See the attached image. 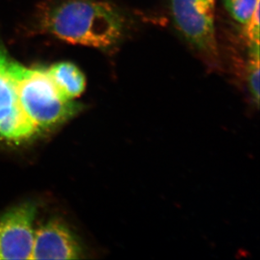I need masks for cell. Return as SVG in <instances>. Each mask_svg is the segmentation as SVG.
<instances>
[{
  "mask_svg": "<svg viewBox=\"0 0 260 260\" xmlns=\"http://www.w3.org/2000/svg\"><path fill=\"white\" fill-rule=\"evenodd\" d=\"M42 31L72 44L109 49L122 39L125 19L103 0H61L46 5L38 19Z\"/></svg>",
  "mask_w": 260,
  "mask_h": 260,
  "instance_id": "6da1fadb",
  "label": "cell"
},
{
  "mask_svg": "<svg viewBox=\"0 0 260 260\" xmlns=\"http://www.w3.org/2000/svg\"><path fill=\"white\" fill-rule=\"evenodd\" d=\"M15 76L23 112L38 133L63 124L80 110V105L60 94L47 69H31L16 62Z\"/></svg>",
  "mask_w": 260,
  "mask_h": 260,
  "instance_id": "7a4b0ae2",
  "label": "cell"
},
{
  "mask_svg": "<svg viewBox=\"0 0 260 260\" xmlns=\"http://www.w3.org/2000/svg\"><path fill=\"white\" fill-rule=\"evenodd\" d=\"M15 64L0 47V140L19 143L40 134L29 122L20 106Z\"/></svg>",
  "mask_w": 260,
  "mask_h": 260,
  "instance_id": "3957f363",
  "label": "cell"
},
{
  "mask_svg": "<svg viewBox=\"0 0 260 260\" xmlns=\"http://www.w3.org/2000/svg\"><path fill=\"white\" fill-rule=\"evenodd\" d=\"M173 20L187 42L207 63L218 65L214 12L204 10L197 0H170Z\"/></svg>",
  "mask_w": 260,
  "mask_h": 260,
  "instance_id": "277c9868",
  "label": "cell"
},
{
  "mask_svg": "<svg viewBox=\"0 0 260 260\" xmlns=\"http://www.w3.org/2000/svg\"><path fill=\"white\" fill-rule=\"evenodd\" d=\"M37 207L15 206L0 217V260L31 259Z\"/></svg>",
  "mask_w": 260,
  "mask_h": 260,
  "instance_id": "5b68a950",
  "label": "cell"
},
{
  "mask_svg": "<svg viewBox=\"0 0 260 260\" xmlns=\"http://www.w3.org/2000/svg\"><path fill=\"white\" fill-rule=\"evenodd\" d=\"M83 253L76 236L61 221H50L35 230L31 259H78Z\"/></svg>",
  "mask_w": 260,
  "mask_h": 260,
  "instance_id": "8992f818",
  "label": "cell"
},
{
  "mask_svg": "<svg viewBox=\"0 0 260 260\" xmlns=\"http://www.w3.org/2000/svg\"><path fill=\"white\" fill-rule=\"evenodd\" d=\"M47 72L60 94L68 101L79 98L85 90V75L73 62H57L48 68Z\"/></svg>",
  "mask_w": 260,
  "mask_h": 260,
  "instance_id": "52a82bcc",
  "label": "cell"
},
{
  "mask_svg": "<svg viewBox=\"0 0 260 260\" xmlns=\"http://www.w3.org/2000/svg\"><path fill=\"white\" fill-rule=\"evenodd\" d=\"M223 5L233 20L246 27L259 5V0H223Z\"/></svg>",
  "mask_w": 260,
  "mask_h": 260,
  "instance_id": "ba28073f",
  "label": "cell"
},
{
  "mask_svg": "<svg viewBox=\"0 0 260 260\" xmlns=\"http://www.w3.org/2000/svg\"><path fill=\"white\" fill-rule=\"evenodd\" d=\"M247 86L253 101L258 106L259 100V58L251 57L247 67Z\"/></svg>",
  "mask_w": 260,
  "mask_h": 260,
  "instance_id": "9c48e42d",
  "label": "cell"
},
{
  "mask_svg": "<svg viewBox=\"0 0 260 260\" xmlns=\"http://www.w3.org/2000/svg\"><path fill=\"white\" fill-rule=\"evenodd\" d=\"M197 1L204 10L210 11V12H215L216 0H197Z\"/></svg>",
  "mask_w": 260,
  "mask_h": 260,
  "instance_id": "30bf717a",
  "label": "cell"
}]
</instances>
